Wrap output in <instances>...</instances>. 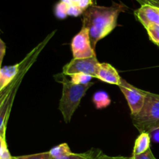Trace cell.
I'll use <instances>...</instances> for the list:
<instances>
[{"label":"cell","instance_id":"1","mask_svg":"<svg viewBox=\"0 0 159 159\" xmlns=\"http://www.w3.org/2000/svg\"><path fill=\"white\" fill-rule=\"evenodd\" d=\"M125 9L124 4L113 2L110 6L92 5L84 11L82 26L88 30L93 49L95 50L99 40L109 35L116 27L119 15Z\"/></svg>","mask_w":159,"mask_h":159},{"label":"cell","instance_id":"2","mask_svg":"<svg viewBox=\"0 0 159 159\" xmlns=\"http://www.w3.org/2000/svg\"><path fill=\"white\" fill-rule=\"evenodd\" d=\"M54 78L57 82L62 84V96L59 103V110L63 116L65 122L69 124L82 99L94 83L89 82L84 85H75L71 80H68L63 73L54 76Z\"/></svg>","mask_w":159,"mask_h":159},{"label":"cell","instance_id":"3","mask_svg":"<svg viewBox=\"0 0 159 159\" xmlns=\"http://www.w3.org/2000/svg\"><path fill=\"white\" fill-rule=\"evenodd\" d=\"M145 100L141 111L131 116L132 123L140 134L148 133L159 128V95L144 91Z\"/></svg>","mask_w":159,"mask_h":159},{"label":"cell","instance_id":"4","mask_svg":"<svg viewBox=\"0 0 159 159\" xmlns=\"http://www.w3.org/2000/svg\"><path fill=\"white\" fill-rule=\"evenodd\" d=\"M99 65V62L96 56L87 58H73L63 67L62 73L70 76L78 73H83L96 78Z\"/></svg>","mask_w":159,"mask_h":159},{"label":"cell","instance_id":"5","mask_svg":"<svg viewBox=\"0 0 159 159\" xmlns=\"http://www.w3.org/2000/svg\"><path fill=\"white\" fill-rule=\"evenodd\" d=\"M118 86L127 99L129 108L130 110V116L138 114L142 109L145 100L144 90L139 89L133 86L123 79H121Z\"/></svg>","mask_w":159,"mask_h":159},{"label":"cell","instance_id":"6","mask_svg":"<svg viewBox=\"0 0 159 159\" xmlns=\"http://www.w3.org/2000/svg\"><path fill=\"white\" fill-rule=\"evenodd\" d=\"M71 51L74 58H87L96 56L95 50L92 47L89 34L85 27L72 38L71 43Z\"/></svg>","mask_w":159,"mask_h":159},{"label":"cell","instance_id":"7","mask_svg":"<svg viewBox=\"0 0 159 159\" xmlns=\"http://www.w3.org/2000/svg\"><path fill=\"white\" fill-rule=\"evenodd\" d=\"M137 20L144 26L152 24H159V9L150 5H141V7L134 11Z\"/></svg>","mask_w":159,"mask_h":159},{"label":"cell","instance_id":"8","mask_svg":"<svg viewBox=\"0 0 159 159\" xmlns=\"http://www.w3.org/2000/svg\"><path fill=\"white\" fill-rule=\"evenodd\" d=\"M96 78L102 82L119 85L121 78L116 68L108 63H99Z\"/></svg>","mask_w":159,"mask_h":159},{"label":"cell","instance_id":"9","mask_svg":"<svg viewBox=\"0 0 159 159\" xmlns=\"http://www.w3.org/2000/svg\"><path fill=\"white\" fill-rule=\"evenodd\" d=\"M22 63L0 68V89L9 85L15 79L21 68Z\"/></svg>","mask_w":159,"mask_h":159},{"label":"cell","instance_id":"10","mask_svg":"<svg viewBox=\"0 0 159 159\" xmlns=\"http://www.w3.org/2000/svg\"><path fill=\"white\" fill-rule=\"evenodd\" d=\"M51 159H131L126 157H110L107 155H104L102 151L99 149H91L86 152L80 154L71 153L60 158H51Z\"/></svg>","mask_w":159,"mask_h":159},{"label":"cell","instance_id":"11","mask_svg":"<svg viewBox=\"0 0 159 159\" xmlns=\"http://www.w3.org/2000/svg\"><path fill=\"white\" fill-rule=\"evenodd\" d=\"M151 135L148 133H141L135 141L133 155H138L144 153L150 148Z\"/></svg>","mask_w":159,"mask_h":159},{"label":"cell","instance_id":"12","mask_svg":"<svg viewBox=\"0 0 159 159\" xmlns=\"http://www.w3.org/2000/svg\"><path fill=\"white\" fill-rule=\"evenodd\" d=\"M93 102L96 109H103L110 106L111 99L105 91H98L93 95Z\"/></svg>","mask_w":159,"mask_h":159},{"label":"cell","instance_id":"13","mask_svg":"<svg viewBox=\"0 0 159 159\" xmlns=\"http://www.w3.org/2000/svg\"><path fill=\"white\" fill-rule=\"evenodd\" d=\"M49 153L51 158H60L70 155L72 152H71V149H70L68 144L63 143V144H58V145L52 148L49 151Z\"/></svg>","mask_w":159,"mask_h":159},{"label":"cell","instance_id":"14","mask_svg":"<svg viewBox=\"0 0 159 159\" xmlns=\"http://www.w3.org/2000/svg\"><path fill=\"white\" fill-rule=\"evenodd\" d=\"M145 29L151 41L159 47V24H152Z\"/></svg>","mask_w":159,"mask_h":159},{"label":"cell","instance_id":"15","mask_svg":"<svg viewBox=\"0 0 159 159\" xmlns=\"http://www.w3.org/2000/svg\"><path fill=\"white\" fill-rule=\"evenodd\" d=\"M93 76L83 73H78L71 75V82L75 85H84L89 83Z\"/></svg>","mask_w":159,"mask_h":159},{"label":"cell","instance_id":"16","mask_svg":"<svg viewBox=\"0 0 159 159\" xmlns=\"http://www.w3.org/2000/svg\"><path fill=\"white\" fill-rule=\"evenodd\" d=\"M69 5L65 2H61L57 5L55 9V15L59 19H65L68 15V9Z\"/></svg>","mask_w":159,"mask_h":159},{"label":"cell","instance_id":"17","mask_svg":"<svg viewBox=\"0 0 159 159\" xmlns=\"http://www.w3.org/2000/svg\"><path fill=\"white\" fill-rule=\"evenodd\" d=\"M13 159H51L49 152L43 153L34 154V155H23V156L13 157Z\"/></svg>","mask_w":159,"mask_h":159},{"label":"cell","instance_id":"18","mask_svg":"<svg viewBox=\"0 0 159 159\" xmlns=\"http://www.w3.org/2000/svg\"><path fill=\"white\" fill-rule=\"evenodd\" d=\"M16 77L15 78V79H14L9 85H7V86L5 87V88L0 89V107H1L2 104L3 103L5 99H6L8 95L9 94V93H10L11 90H12V87L14 86V84H15L16 82Z\"/></svg>","mask_w":159,"mask_h":159},{"label":"cell","instance_id":"19","mask_svg":"<svg viewBox=\"0 0 159 159\" xmlns=\"http://www.w3.org/2000/svg\"><path fill=\"white\" fill-rule=\"evenodd\" d=\"M131 159H156L155 157L154 156L153 153H152V150L150 148L145 152L144 153L141 154V155H132L130 158Z\"/></svg>","mask_w":159,"mask_h":159},{"label":"cell","instance_id":"20","mask_svg":"<svg viewBox=\"0 0 159 159\" xmlns=\"http://www.w3.org/2000/svg\"><path fill=\"white\" fill-rule=\"evenodd\" d=\"M140 5H150V6H155V7L159 9V0H135Z\"/></svg>","mask_w":159,"mask_h":159},{"label":"cell","instance_id":"21","mask_svg":"<svg viewBox=\"0 0 159 159\" xmlns=\"http://www.w3.org/2000/svg\"><path fill=\"white\" fill-rule=\"evenodd\" d=\"M5 54H6V44L3 40L0 38V68H2V63Z\"/></svg>","mask_w":159,"mask_h":159},{"label":"cell","instance_id":"22","mask_svg":"<svg viewBox=\"0 0 159 159\" xmlns=\"http://www.w3.org/2000/svg\"><path fill=\"white\" fill-rule=\"evenodd\" d=\"M7 144L6 142V138L0 134V155L3 153L6 150H7Z\"/></svg>","mask_w":159,"mask_h":159},{"label":"cell","instance_id":"23","mask_svg":"<svg viewBox=\"0 0 159 159\" xmlns=\"http://www.w3.org/2000/svg\"><path fill=\"white\" fill-rule=\"evenodd\" d=\"M151 138L152 139V141L155 143H159V128L156 129L155 130L152 131V133L150 134Z\"/></svg>","mask_w":159,"mask_h":159},{"label":"cell","instance_id":"24","mask_svg":"<svg viewBox=\"0 0 159 159\" xmlns=\"http://www.w3.org/2000/svg\"><path fill=\"white\" fill-rule=\"evenodd\" d=\"M0 159H13V157L10 155V152L7 149L0 155Z\"/></svg>","mask_w":159,"mask_h":159}]
</instances>
